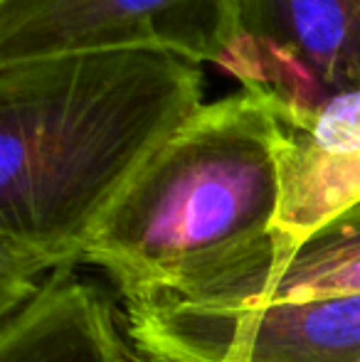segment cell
<instances>
[{
  "label": "cell",
  "instance_id": "1",
  "mask_svg": "<svg viewBox=\"0 0 360 362\" xmlns=\"http://www.w3.org/2000/svg\"><path fill=\"white\" fill-rule=\"evenodd\" d=\"M205 104V74L161 49L0 64V315L79 267L89 234Z\"/></svg>",
  "mask_w": 360,
  "mask_h": 362
},
{
  "label": "cell",
  "instance_id": "2",
  "mask_svg": "<svg viewBox=\"0 0 360 362\" xmlns=\"http://www.w3.org/2000/svg\"><path fill=\"white\" fill-rule=\"evenodd\" d=\"M279 136L257 96L205 101L156 151L89 234L124 308L222 296L272 264Z\"/></svg>",
  "mask_w": 360,
  "mask_h": 362
},
{
  "label": "cell",
  "instance_id": "3",
  "mask_svg": "<svg viewBox=\"0 0 360 362\" xmlns=\"http://www.w3.org/2000/svg\"><path fill=\"white\" fill-rule=\"evenodd\" d=\"M212 69L269 109L281 182L272 264L212 300L222 305L360 202V0H242Z\"/></svg>",
  "mask_w": 360,
  "mask_h": 362
},
{
  "label": "cell",
  "instance_id": "4",
  "mask_svg": "<svg viewBox=\"0 0 360 362\" xmlns=\"http://www.w3.org/2000/svg\"><path fill=\"white\" fill-rule=\"evenodd\" d=\"M242 0H0V64L91 49H161L215 67Z\"/></svg>",
  "mask_w": 360,
  "mask_h": 362
},
{
  "label": "cell",
  "instance_id": "5",
  "mask_svg": "<svg viewBox=\"0 0 360 362\" xmlns=\"http://www.w3.org/2000/svg\"><path fill=\"white\" fill-rule=\"evenodd\" d=\"M114 298L74 269L47 276L23 303L0 315V362H111Z\"/></svg>",
  "mask_w": 360,
  "mask_h": 362
},
{
  "label": "cell",
  "instance_id": "6",
  "mask_svg": "<svg viewBox=\"0 0 360 362\" xmlns=\"http://www.w3.org/2000/svg\"><path fill=\"white\" fill-rule=\"evenodd\" d=\"M346 293H360V202L311 234L281 272L262 279L222 305L187 310L237 313L274 303H298Z\"/></svg>",
  "mask_w": 360,
  "mask_h": 362
},
{
  "label": "cell",
  "instance_id": "7",
  "mask_svg": "<svg viewBox=\"0 0 360 362\" xmlns=\"http://www.w3.org/2000/svg\"><path fill=\"white\" fill-rule=\"evenodd\" d=\"M109 355L111 362H166L161 358H153L146 350H141L139 345L131 340V335L124 328V315L121 310L116 313L114 323H111V333H109Z\"/></svg>",
  "mask_w": 360,
  "mask_h": 362
}]
</instances>
